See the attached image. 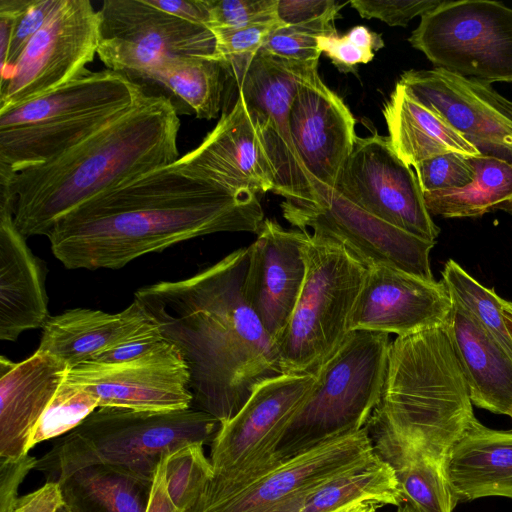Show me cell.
I'll list each match as a JSON object with an SVG mask.
<instances>
[{"label":"cell","instance_id":"6da1fadb","mask_svg":"<svg viewBox=\"0 0 512 512\" xmlns=\"http://www.w3.org/2000/svg\"><path fill=\"white\" fill-rule=\"evenodd\" d=\"M257 195L232 193L174 163L124 180L62 217L47 235L68 269H119L218 232L258 233Z\"/></svg>","mask_w":512,"mask_h":512},{"label":"cell","instance_id":"7a4b0ae2","mask_svg":"<svg viewBox=\"0 0 512 512\" xmlns=\"http://www.w3.org/2000/svg\"><path fill=\"white\" fill-rule=\"evenodd\" d=\"M248 263L249 248H239L188 278L134 294L162 338L180 351L197 409L220 424L261 383L283 374L275 342L244 297Z\"/></svg>","mask_w":512,"mask_h":512},{"label":"cell","instance_id":"3957f363","mask_svg":"<svg viewBox=\"0 0 512 512\" xmlns=\"http://www.w3.org/2000/svg\"><path fill=\"white\" fill-rule=\"evenodd\" d=\"M179 113L163 94L131 109L58 156L16 172L14 222L25 237L47 236L69 212L129 178L177 161Z\"/></svg>","mask_w":512,"mask_h":512},{"label":"cell","instance_id":"277c9868","mask_svg":"<svg viewBox=\"0 0 512 512\" xmlns=\"http://www.w3.org/2000/svg\"><path fill=\"white\" fill-rule=\"evenodd\" d=\"M447 323L391 341L379 404L366 428L443 464L475 420Z\"/></svg>","mask_w":512,"mask_h":512},{"label":"cell","instance_id":"5b68a950","mask_svg":"<svg viewBox=\"0 0 512 512\" xmlns=\"http://www.w3.org/2000/svg\"><path fill=\"white\" fill-rule=\"evenodd\" d=\"M220 422L192 407L138 411L99 407L69 433L57 438L37 459L35 469L47 481L60 482L97 464L121 467L153 479L161 459L191 443H212Z\"/></svg>","mask_w":512,"mask_h":512},{"label":"cell","instance_id":"8992f818","mask_svg":"<svg viewBox=\"0 0 512 512\" xmlns=\"http://www.w3.org/2000/svg\"><path fill=\"white\" fill-rule=\"evenodd\" d=\"M388 334L351 331L316 374L276 447L278 462L365 428L381 399Z\"/></svg>","mask_w":512,"mask_h":512},{"label":"cell","instance_id":"52a82bcc","mask_svg":"<svg viewBox=\"0 0 512 512\" xmlns=\"http://www.w3.org/2000/svg\"><path fill=\"white\" fill-rule=\"evenodd\" d=\"M304 283L276 349L283 374L316 375L350 333L367 268L342 245L308 231Z\"/></svg>","mask_w":512,"mask_h":512},{"label":"cell","instance_id":"ba28073f","mask_svg":"<svg viewBox=\"0 0 512 512\" xmlns=\"http://www.w3.org/2000/svg\"><path fill=\"white\" fill-rule=\"evenodd\" d=\"M408 41L435 68L512 83V8L501 2L443 0L421 16Z\"/></svg>","mask_w":512,"mask_h":512},{"label":"cell","instance_id":"9c48e42d","mask_svg":"<svg viewBox=\"0 0 512 512\" xmlns=\"http://www.w3.org/2000/svg\"><path fill=\"white\" fill-rule=\"evenodd\" d=\"M98 17L97 56L106 69L137 83L168 58L216 59V38L206 25L166 13L149 0H105Z\"/></svg>","mask_w":512,"mask_h":512},{"label":"cell","instance_id":"30bf717a","mask_svg":"<svg viewBox=\"0 0 512 512\" xmlns=\"http://www.w3.org/2000/svg\"><path fill=\"white\" fill-rule=\"evenodd\" d=\"M375 457L365 427L285 459L246 482L223 485L211 479L188 512H266L366 465Z\"/></svg>","mask_w":512,"mask_h":512},{"label":"cell","instance_id":"8fae6325","mask_svg":"<svg viewBox=\"0 0 512 512\" xmlns=\"http://www.w3.org/2000/svg\"><path fill=\"white\" fill-rule=\"evenodd\" d=\"M315 378L281 374L268 379L233 418L220 425L210 453L215 482L240 484L279 463L275 458L279 439Z\"/></svg>","mask_w":512,"mask_h":512},{"label":"cell","instance_id":"7c38bea8","mask_svg":"<svg viewBox=\"0 0 512 512\" xmlns=\"http://www.w3.org/2000/svg\"><path fill=\"white\" fill-rule=\"evenodd\" d=\"M280 207L291 225L342 245L367 269L389 266L434 280L429 256L435 242L377 218L335 190L308 202L283 200Z\"/></svg>","mask_w":512,"mask_h":512},{"label":"cell","instance_id":"4fadbf2b","mask_svg":"<svg viewBox=\"0 0 512 512\" xmlns=\"http://www.w3.org/2000/svg\"><path fill=\"white\" fill-rule=\"evenodd\" d=\"M98 43V10L92 3L59 0L9 75L0 81V110L44 95L87 73Z\"/></svg>","mask_w":512,"mask_h":512},{"label":"cell","instance_id":"5bb4252c","mask_svg":"<svg viewBox=\"0 0 512 512\" xmlns=\"http://www.w3.org/2000/svg\"><path fill=\"white\" fill-rule=\"evenodd\" d=\"M317 68L318 61L286 60L260 50L238 85V95L260 129L274 171L273 193L285 201L306 202L313 197L292 142L289 115L300 84Z\"/></svg>","mask_w":512,"mask_h":512},{"label":"cell","instance_id":"9a60e30c","mask_svg":"<svg viewBox=\"0 0 512 512\" xmlns=\"http://www.w3.org/2000/svg\"><path fill=\"white\" fill-rule=\"evenodd\" d=\"M334 190L413 236L435 242L440 233L416 174L397 156L389 138L376 130L367 137H356Z\"/></svg>","mask_w":512,"mask_h":512},{"label":"cell","instance_id":"2e32d148","mask_svg":"<svg viewBox=\"0 0 512 512\" xmlns=\"http://www.w3.org/2000/svg\"><path fill=\"white\" fill-rule=\"evenodd\" d=\"M398 83L481 154L512 162V101L491 84L443 68L404 71Z\"/></svg>","mask_w":512,"mask_h":512},{"label":"cell","instance_id":"e0dca14e","mask_svg":"<svg viewBox=\"0 0 512 512\" xmlns=\"http://www.w3.org/2000/svg\"><path fill=\"white\" fill-rule=\"evenodd\" d=\"M66 381L92 393L99 407L173 411L191 407L190 374L180 351L163 340L149 353L122 362H89Z\"/></svg>","mask_w":512,"mask_h":512},{"label":"cell","instance_id":"ac0fdd59","mask_svg":"<svg viewBox=\"0 0 512 512\" xmlns=\"http://www.w3.org/2000/svg\"><path fill=\"white\" fill-rule=\"evenodd\" d=\"M355 124L343 99L323 83L318 71L300 84L290 109L289 129L312 199L334 190L354 148Z\"/></svg>","mask_w":512,"mask_h":512},{"label":"cell","instance_id":"d6986e66","mask_svg":"<svg viewBox=\"0 0 512 512\" xmlns=\"http://www.w3.org/2000/svg\"><path fill=\"white\" fill-rule=\"evenodd\" d=\"M451 311L452 300L443 281L373 266L367 269L349 329L407 336L446 324Z\"/></svg>","mask_w":512,"mask_h":512},{"label":"cell","instance_id":"ffe728a7","mask_svg":"<svg viewBox=\"0 0 512 512\" xmlns=\"http://www.w3.org/2000/svg\"><path fill=\"white\" fill-rule=\"evenodd\" d=\"M307 234L264 219L256 240L248 247L244 297L275 344L291 318L304 283L302 248Z\"/></svg>","mask_w":512,"mask_h":512},{"label":"cell","instance_id":"44dd1931","mask_svg":"<svg viewBox=\"0 0 512 512\" xmlns=\"http://www.w3.org/2000/svg\"><path fill=\"white\" fill-rule=\"evenodd\" d=\"M178 161L197 176L238 195H257L275 187L260 129L239 95L203 141Z\"/></svg>","mask_w":512,"mask_h":512},{"label":"cell","instance_id":"7402d4cb","mask_svg":"<svg viewBox=\"0 0 512 512\" xmlns=\"http://www.w3.org/2000/svg\"><path fill=\"white\" fill-rule=\"evenodd\" d=\"M162 337L154 320L136 301L118 313L74 308L50 316L42 327L38 350L63 361L70 369L94 362L119 346Z\"/></svg>","mask_w":512,"mask_h":512},{"label":"cell","instance_id":"603a6c76","mask_svg":"<svg viewBox=\"0 0 512 512\" xmlns=\"http://www.w3.org/2000/svg\"><path fill=\"white\" fill-rule=\"evenodd\" d=\"M69 370L38 349L18 363L0 356V458L28 454L32 432Z\"/></svg>","mask_w":512,"mask_h":512},{"label":"cell","instance_id":"cb8c5ba5","mask_svg":"<svg viewBox=\"0 0 512 512\" xmlns=\"http://www.w3.org/2000/svg\"><path fill=\"white\" fill-rule=\"evenodd\" d=\"M45 269L14 222V210L0 209V340L16 341L49 318Z\"/></svg>","mask_w":512,"mask_h":512},{"label":"cell","instance_id":"d4e9b609","mask_svg":"<svg viewBox=\"0 0 512 512\" xmlns=\"http://www.w3.org/2000/svg\"><path fill=\"white\" fill-rule=\"evenodd\" d=\"M442 466L456 504L486 496L512 498V432L475 419Z\"/></svg>","mask_w":512,"mask_h":512},{"label":"cell","instance_id":"484cf974","mask_svg":"<svg viewBox=\"0 0 512 512\" xmlns=\"http://www.w3.org/2000/svg\"><path fill=\"white\" fill-rule=\"evenodd\" d=\"M447 322L473 405L496 414L512 411V357L455 299Z\"/></svg>","mask_w":512,"mask_h":512},{"label":"cell","instance_id":"4316f807","mask_svg":"<svg viewBox=\"0 0 512 512\" xmlns=\"http://www.w3.org/2000/svg\"><path fill=\"white\" fill-rule=\"evenodd\" d=\"M383 116L392 148L410 167L445 153L468 157L483 155L398 82L384 104Z\"/></svg>","mask_w":512,"mask_h":512},{"label":"cell","instance_id":"83f0119b","mask_svg":"<svg viewBox=\"0 0 512 512\" xmlns=\"http://www.w3.org/2000/svg\"><path fill=\"white\" fill-rule=\"evenodd\" d=\"M362 501L378 506L400 507L403 504L392 467L377 454L366 465L300 493L266 512H336Z\"/></svg>","mask_w":512,"mask_h":512},{"label":"cell","instance_id":"f1b7e54d","mask_svg":"<svg viewBox=\"0 0 512 512\" xmlns=\"http://www.w3.org/2000/svg\"><path fill=\"white\" fill-rule=\"evenodd\" d=\"M226 70L215 58L181 56L168 58L149 69L139 81L162 87L178 113L185 111L197 118L211 120L221 108ZM140 83V82H138Z\"/></svg>","mask_w":512,"mask_h":512},{"label":"cell","instance_id":"f546056e","mask_svg":"<svg viewBox=\"0 0 512 512\" xmlns=\"http://www.w3.org/2000/svg\"><path fill=\"white\" fill-rule=\"evenodd\" d=\"M153 479L97 464L58 482L73 512H145Z\"/></svg>","mask_w":512,"mask_h":512},{"label":"cell","instance_id":"4dcf8cb0","mask_svg":"<svg viewBox=\"0 0 512 512\" xmlns=\"http://www.w3.org/2000/svg\"><path fill=\"white\" fill-rule=\"evenodd\" d=\"M369 434L375 453L392 467L403 503L411 512H452L457 504L442 463L385 433L369 431Z\"/></svg>","mask_w":512,"mask_h":512},{"label":"cell","instance_id":"1f68e13d","mask_svg":"<svg viewBox=\"0 0 512 512\" xmlns=\"http://www.w3.org/2000/svg\"><path fill=\"white\" fill-rule=\"evenodd\" d=\"M471 160L476 175L470 184L423 193L431 216L466 218L506 210L512 201V162L491 155L471 157Z\"/></svg>","mask_w":512,"mask_h":512},{"label":"cell","instance_id":"d6a6232c","mask_svg":"<svg viewBox=\"0 0 512 512\" xmlns=\"http://www.w3.org/2000/svg\"><path fill=\"white\" fill-rule=\"evenodd\" d=\"M442 281L450 297L465 306L512 357V336L494 289L484 287L453 259L445 263Z\"/></svg>","mask_w":512,"mask_h":512},{"label":"cell","instance_id":"836d02e7","mask_svg":"<svg viewBox=\"0 0 512 512\" xmlns=\"http://www.w3.org/2000/svg\"><path fill=\"white\" fill-rule=\"evenodd\" d=\"M213 476L211 461L201 443L187 444L166 457V486L178 512L192 508Z\"/></svg>","mask_w":512,"mask_h":512},{"label":"cell","instance_id":"e575fe53","mask_svg":"<svg viewBox=\"0 0 512 512\" xmlns=\"http://www.w3.org/2000/svg\"><path fill=\"white\" fill-rule=\"evenodd\" d=\"M97 408L99 403L92 393L65 379L37 422L28 451L43 441L69 433Z\"/></svg>","mask_w":512,"mask_h":512},{"label":"cell","instance_id":"d590c367","mask_svg":"<svg viewBox=\"0 0 512 512\" xmlns=\"http://www.w3.org/2000/svg\"><path fill=\"white\" fill-rule=\"evenodd\" d=\"M281 25L278 19L237 29H213L216 38V59L240 84L251 61L269 36Z\"/></svg>","mask_w":512,"mask_h":512},{"label":"cell","instance_id":"8d00e7d4","mask_svg":"<svg viewBox=\"0 0 512 512\" xmlns=\"http://www.w3.org/2000/svg\"><path fill=\"white\" fill-rule=\"evenodd\" d=\"M422 193L462 188L476 175L471 157L445 153L414 166Z\"/></svg>","mask_w":512,"mask_h":512},{"label":"cell","instance_id":"74e56055","mask_svg":"<svg viewBox=\"0 0 512 512\" xmlns=\"http://www.w3.org/2000/svg\"><path fill=\"white\" fill-rule=\"evenodd\" d=\"M208 28L237 29L277 18L278 0H205Z\"/></svg>","mask_w":512,"mask_h":512},{"label":"cell","instance_id":"f35d334b","mask_svg":"<svg viewBox=\"0 0 512 512\" xmlns=\"http://www.w3.org/2000/svg\"><path fill=\"white\" fill-rule=\"evenodd\" d=\"M59 0H18L6 59L0 65L1 80L11 72L25 47L45 24Z\"/></svg>","mask_w":512,"mask_h":512},{"label":"cell","instance_id":"ab89813d","mask_svg":"<svg viewBox=\"0 0 512 512\" xmlns=\"http://www.w3.org/2000/svg\"><path fill=\"white\" fill-rule=\"evenodd\" d=\"M344 5L334 0H278L277 18L283 25L306 27L326 35L337 32L334 20Z\"/></svg>","mask_w":512,"mask_h":512},{"label":"cell","instance_id":"60d3db41","mask_svg":"<svg viewBox=\"0 0 512 512\" xmlns=\"http://www.w3.org/2000/svg\"><path fill=\"white\" fill-rule=\"evenodd\" d=\"M317 36L320 34L310 28L281 25L260 50L286 60L318 61L321 52L317 46Z\"/></svg>","mask_w":512,"mask_h":512},{"label":"cell","instance_id":"b9f144b4","mask_svg":"<svg viewBox=\"0 0 512 512\" xmlns=\"http://www.w3.org/2000/svg\"><path fill=\"white\" fill-rule=\"evenodd\" d=\"M443 0H353L349 4L362 18L378 19L389 26L408 25L416 16L438 7Z\"/></svg>","mask_w":512,"mask_h":512},{"label":"cell","instance_id":"7bdbcfd3","mask_svg":"<svg viewBox=\"0 0 512 512\" xmlns=\"http://www.w3.org/2000/svg\"><path fill=\"white\" fill-rule=\"evenodd\" d=\"M317 46L342 72L355 71L359 64H366L374 58L373 51L359 48L345 34L339 36L337 32L317 36Z\"/></svg>","mask_w":512,"mask_h":512},{"label":"cell","instance_id":"ee69618b","mask_svg":"<svg viewBox=\"0 0 512 512\" xmlns=\"http://www.w3.org/2000/svg\"><path fill=\"white\" fill-rule=\"evenodd\" d=\"M37 458L26 454L20 458H0V512H14L18 490L28 473L35 469Z\"/></svg>","mask_w":512,"mask_h":512},{"label":"cell","instance_id":"f6af8a7d","mask_svg":"<svg viewBox=\"0 0 512 512\" xmlns=\"http://www.w3.org/2000/svg\"><path fill=\"white\" fill-rule=\"evenodd\" d=\"M65 504L60 484L46 481L40 488L19 497L14 512H59Z\"/></svg>","mask_w":512,"mask_h":512},{"label":"cell","instance_id":"bcb514c9","mask_svg":"<svg viewBox=\"0 0 512 512\" xmlns=\"http://www.w3.org/2000/svg\"><path fill=\"white\" fill-rule=\"evenodd\" d=\"M149 2L166 13L208 27L209 14L205 0H149Z\"/></svg>","mask_w":512,"mask_h":512},{"label":"cell","instance_id":"7dc6e473","mask_svg":"<svg viewBox=\"0 0 512 512\" xmlns=\"http://www.w3.org/2000/svg\"><path fill=\"white\" fill-rule=\"evenodd\" d=\"M167 455L161 459L153 476V482L145 512H178L169 496L165 481V464Z\"/></svg>","mask_w":512,"mask_h":512},{"label":"cell","instance_id":"c3c4849f","mask_svg":"<svg viewBox=\"0 0 512 512\" xmlns=\"http://www.w3.org/2000/svg\"><path fill=\"white\" fill-rule=\"evenodd\" d=\"M163 340L162 337H157L131 342L100 355L94 362L112 363L131 360L149 353Z\"/></svg>","mask_w":512,"mask_h":512},{"label":"cell","instance_id":"681fc988","mask_svg":"<svg viewBox=\"0 0 512 512\" xmlns=\"http://www.w3.org/2000/svg\"><path fill=\"white\" fill-rule=\"evenodd\" d=\"M345 36L361 49L373 51L384 47L382 36L367 27L358 25L350 29Z\"/></svg>","mask_w":512,"mask_h":512},{"label":"cell","instance_id":"f907efd6","mask_svg":"<svg viewBox=\"0 0 512 512\" xmlns=\"http://www.w3.org/2000/svg\"><path fill=\"white\" fill-rule=\"evenodd\" d=\"M378 505L371 502H357L350 504L336 512H377Z\"/></svg>","mask_w":512,"mask_h":512},{"label":"cell","instance_id":"816d5d0a","mask_svg":"<svg viewBox=\"0 0 512 512\" xmlns=\"http://www.w3.org/2000/svg\"><path fill=\"white\" fill-rule=\"evenodd\" d=\"M501 304L504 312L512 317V302L501 298Z\"/></svg>","mask_w":512,"mask_h":512},{"label":"cell","instance_id":"f5cc1de1","mask_svg":"<svg viewBox=\"0 0 512 512\" xmlns=\"http://www.w3.org/2000/svg\"><path fill=\"white\" fill-rule=\"evenodd\" d=\"M505 319H506L507 328L512 336V317L510 315H508L507 313H505ZM509 416L512 418V411L510 412Z\"/></svg>","mask_w":512,"mask_h":512},{"label":"cell","instance_id":"db71d44e","mask_svg":"<svg viewBox=\"0 0 512 512\" xmlns=\"http://www.w3.org/2000/svg\"><path fill=\"white\" fill-rule=\"evenodd\" d=\"M398 512H410V510L404 505L400 506Z\"/></svg>","mask_w":512,"mask_h":512},{"label":"cell","instance_id":"11a10c76","mask_svg":"<svg viewBox=\"0 0 512 512\" xmlns=\"http://www.w3.org/2000/svg\"><path fill=\"white\" fill-rule=\"evenodd\" d=\"M59 512H73V511H72V510H70V509L66 506V504H65V506H63V507L60 509V511H59Z\"/></svg>","mask_w":512,"mask_h":512},{"label":"cell","instance_id":"9f6ffc18","mask_svg":"<svg viewBox=\"0 0 512 512\" xmlns=\"http://www.w3.org/2000/svg\"><path fill=\"white\" fill-rule=\"evenodd\" d=\"M506 211L512 212V201H511V203L508 205V207L506 208Z\"/></svg>","mask_w":512,"mask_h":512}]
</instances>
